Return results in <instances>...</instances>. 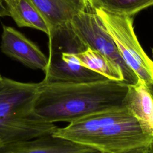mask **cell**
<instances>
[{
  "label": "cell",
  "mask_w": 153,
  "mask_h": 153,
  "mask_svg": "<svg viewBox=\"0 0 153 153\" xmlns=\"http://www.w3.org/2000/svg\"><path fill=\"white\" fill-rule=\"evenodd\" d=\"M97 153H104V152H97Z\"/></svg>",
  "instance_id": "ffe728a7"
},
{
  "label": "cell",
  "mask_w": 153,
  "mask_h": 153,
  "mask_svg": "<svg viewBox=\"0 0 153 153\" xmlns=\"http://www.w3.org/2000/svg\"><path fill=\"white\" fill-rule=\"evenodd\" d=\"M123 105L138 121L143 130L153 136V98L142 80L128 85Z\"/></svg>",
  "instance_id": "9c48e42d"
},
{
  "label": "cell",
  "mask_w": 153,
  "mask_h": 153,
  "mask_svg": "<svg viewBox=\"0 0 153 153\" xmlns=\"http://www.w3.org/2000/svg\"><path fill=\"white\" fill-rule=\"evenodd\" d=\"M2 52L25 66L44 72L48 57L34 42L14 27L3 26L1 44Z\"/></svg>",
  "instance_id": "52a82bcc"
},
{
  "label": "cell",
  "mask_w": 153,
  "mask_h": 153,
  "mask_svg": "<svg viewBox=\"0 0 153 153\" xmlns=\"http://www.w3.org/2000/svg\"><path fill=\"white\" fill-rule=\"evenodd\" d=\"M10 16L20 27L39 30L47 35L50 27L41 13L30 0H4Z\"/></svg>",
  "instance_id": "8fae6325"
},
{
  "label": "cell",
  "mask_w": 153,
  "mask_h": 153,
  "mask_svg": "<svg viewBox=\"0 0 153 153\" xmlns=\"http://www.w3.org/2000/svg\"><path fill=\"white\" fill-rule=\"evenodd\" d=\"M1 144V140H0V145Z\"/></svg>",
  "instance_id": "44dd1931"
},
{
  "label": "cell",
  "mask_w": 153,
  "mask_h": 153,
  "mask_svg": "<svg viewBox=\"0 0 153 153\" xmlns=\"http://www.w3.org/2000/svg\"><path fill=\"white\" fill-rule=\"evenodd\" d=\"M128 84L106 79L85 83L44 84L34 110L49 123H71L94 114L124 106Z\"/></svg>",
  "instance_id": "6da1fadb"
},
{
  "label": "cell",
  "mask_w": 153,
  "mask_h": 153,
  "mask_svg": "<svg viewBox=\"0 0 153 153\" xmlns=\"http://www.w3.org/2000/svg\"><path fill=\"white\" fill-rule=\"evenodd\" d=\"M1 77H2V76H1V75H0V78H1Z\"/></svg>",
  "instance_id": "7402d4cb"
},
{
  "label": "cell",
  "mask_w": 153,
  "mask_h": 153,
  "mask_svg": "<svg viewBox=\"0 0 153 153\" xmlns=\"http://www.w3.org/2000/svg\"><path fill=\"white\" fill-rule=\"evenodd\" d=\"M149 153H153V139L149 145Z\"/></svg>",
  "instance_id": "ac0fdd59"
},
{
  "label": "cell",
  "mask_w": 153,
  "mask_h": 153,
  "mask_svg": "<svg viewBox=\"0 0 153 153\" xmlns=\"http://www.w3.org/2000/svg\"><path fill=\"white\" fill-rule=\"evenodd\" d=\"M80 65L109 79L124 82L122 71L99 51L87 47L76 54Z\"/></svg>",
  "instance_id": "7c38bea8"
},
{
  "label": "cell",
  "mask_w": 153,
  "mask_h": 153,
  "mask_svg": "<svg viewBox=\"0 0 153 153\" xmlns=\"http://www.w3.org/2000/svg\"><path fill=\"white\" fill-rule=\"evenodd\" d=\"M10 16V13L4 0H0V17Z\"/></svg>",
  "instance_id": "9a60e30c"
},
{
  "label": "cell",
  "mask_w": 153,
  "mask_h": 153,
  "mask_svg": "<svg viewBox=\"0 0 153 153\" xmlns=\"http://www.w3.org/2000/svg\"><path fill=\"white\" fill-rule=\"evenodd\" d=\"M153 136L146 133L138 121L133 118L109 124L82 134L72 142L90 146L99 152L118 153L148 146Z\"/></svg>",
  "instance_id": "5b68a950"
},
{
  "label": "cell",
  "mask_w": 153,
  "mask_h": 153,
  "mask_svg": "<svg viewBox=\"0 0 153 153\" xmlns=\"http://www.w3.org/2000/svg\"><path fill=\"white\" fill-rule=\"evenodd\" d=\"M96 149L53 134L0 145V153H97Z\"/></svg>",
  "instance_id": "ba28073f"
},
{
  "label": "cell",
  "mask_w": 153,
  "mask_h": 153,
  "mask_svg": "<svg viewBox=\"0 0 153 153\" xmlns=\"http://www.w3.org/2000/svg\"><path fill=\"white\" fill-rule=\"evenodd\" d=\"M84 1L86 4V6L88 5L90 7L94 8L96 5L97 0H84Z\"/></svg>",
  "instance_id": "2e32d148"
},
{
  "label": "cell",
  "mask_w": 153,
  "mask_h": 153,
  "mask_svg": "<svg viewBox=\"0 0 153 153\" xmlns=\"http://www.w3.org/2000/svg\"><path fill=\"white\" fill-rule=\"evenodd\" d=\"M151 6H153V0H97L94 8H101L114 14L134 16Z\"/></svg>",
  "instance_id": "4fadbf2b"
},
{
  "label": "cell",
  "mask_w": 153,
  "mask_h": 153,
  "mask_svg": "<svg viewBox=\"0 0 153 153\" xmlns=\"http://www.w3.org/2000/svg\"><path fill=\"white\" fill-rule=\"evenodd\" d=\"M152 56H153V48L152 49Z\"/></svg>",
  "instance_id": "d6986e66"
},
{
  "label": "cell",
  "mask_w": 153,
  "mask_h": 153,
  "mask_svg": "<svg viewBox=\"0 0 153 153\" xmlns=\"http://www.w3.org/2000/svg\"><path fill=\"white\" fill-rule=\"evenodd\" d=\"M118 153H149V145L140 146Z\"/></svg>",
  "instance_id": "5bb4252c"
},
{
  "label": "cell",
  "mask_w": 153,
  "mask_h": 153,
  "mask_svg": "<svg viewBox=\"0 0 153 153\" xmlns=\"http://www.w3.org/2000/svg\"><path fill=\"white\" fill-rule=\"evenodd\" d=\"M147 88H148V91H149L151 95L152 96V98H153V85L152 84H150V85H148L146 86Z\"/></svg>",
  "instance_id": "e0dca14e"
},
{
  "label": "cell",
  "mask_w": 153,
  "mask_h": 153,
  "mask_svg": "<svg viewBox=\"0 0 153 153\" xmlns=\"http://www.w3.org/2000/svg\"><path fill=\"white\" fill-rule=\"evenodd\" d=\"M46 20L50 30L71 22L86 9L84 0H30Z\"/></svg>",
  "instance_id": "30bf717a"
},
{
  "label": "cell",
  "mask_w": 153,
  "mask_h": 153,
  "mask_svg": "<svg viewBox=\"0 0 153 153\" xmlns=\"http://www.w3.org/2000/svg\"><path fill=\"white\" fill-rule=\"evenodd\" d=\"M71 23L74 32L87 47L100 53L122 71L124 83L134 84L139 81L136 74L123 59L113 38L96 14L94 7L87 5L86 9L76 14Z\"/></svg>",
  "instance_id": "8992f818"
},
{
  "label": "cell",
  "mask_w": 153,
  "mask_h": 153,
  "mask_svg": "<svg viewBox=\"0 0 153 153\" xmlns=\"http://www.w3.org/2000/svg\"><path fill=\"white\" fill-rule=\"evenodd\" d=\"M48 36V64L42 83H85L109 79L80 65L76 54L87 47L74 32L71 22L51 29Z\"/></svg>",
  "instance_id": "3957f363"
},
{
  "label": "cell",
  "mask_w": 153,
  "mask_h": 153,
  "mask_svg": "<svg viewBox=\"0 0 153 153\" xmlns=\"http://www.w3.org/2000/svg\"><path fill=\"white\" fill-rule=\"evenodd\" d=\"M94 11L113 38L123 59L147 86L153 85V61L141 47L133 27V16L114 14L101 8Z\"/></svg>",
  "instance_id": "277c9868"
},
{
  "label": "cell",
  "mask_w": 153,
  "mask_h": 153,
  "mask_svg": "<svg viewBox=\"0 0 153 153\" xmlns=\"http://www.w3.org/2000/svg\"><path fill=\"white\" fill-rule=\"evenodd\" d=\"M40 82H22L0 78V140L1 144L27 140L53 134L58 128L35 112Z\"/></svg>",
  "instance_id": "7a4b0ae2"
}]
</instances>
